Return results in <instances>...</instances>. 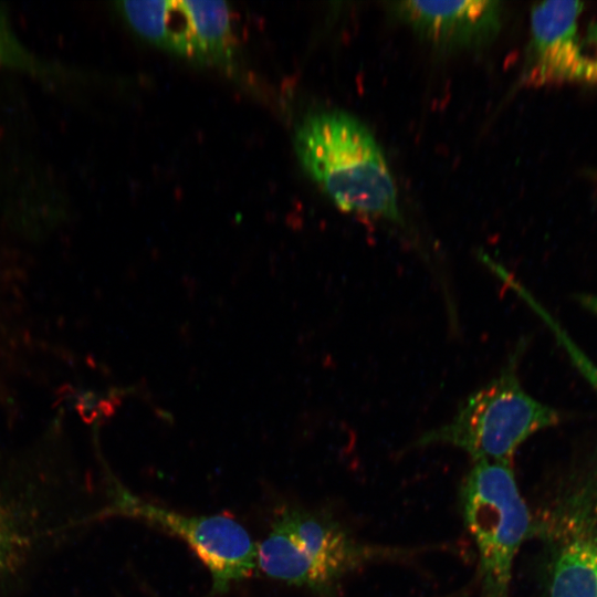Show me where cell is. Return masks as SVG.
<instances>
[{
    "instance_id": "8",
    "label": "cell",
    "mask_w": 597,
    "mask_h": 597,
    "mask_svg": "<svg viewBox=\"0 0 597 597\" xmlns=\"http://www.w3.org/2000/svg\"><path fill=\"white\" fill-rule=\"evenodd\" d=\"M579 1H545L531 12V40L522 80L531 86L583 81L588 54L578 32Z\"/></svg>"
},
{
    "instance_id": "7",
    "label": "cell",
    "mask_w": 597,
    "mask_h": 597,
    "mask_svg": "<svg viewBox=\"0 0 597 597\" xmlns=\"http://www.w3.org/2000/svg\"><path fill=\"white\" fill-rule=\"evenodd\" d=\"M142 35L197 60L230 54L231 11L223 0H154L117 3Z\"/></svg>"
},
{
    "instance_id": "9",
    "label": "cell",
    "mask_w": 597,
    "mask_h": 597,
    "mask_svg": "<svg viewBox=\"0 0 597 597\" xmlns=\"http://www.w3.org/2000/svg\"><path fill=\"white\" fill-rule=\"evenodd\" d=\"M394 14L433 46L446 50H472L490 43L502 24L503 3L470 1H397Z\"/></svg>"
},
{
    "instance_id": "14",
    "label": "cell",
    "mask_w": 597,
    "mask_h": 597,
    "mask_svg": "<svg viewBox=\"0 0 597 597\" xmlns=\"http://www.w3.org/2000/svg\"><path fill=\"white\" fill-rule=\"evenodd\" d=\"M576 300L586 311L597 316V294H578Z\"/></svg>"
},
{
    "instance_id": "11",
    "label": "cell",
    "mask_w": 597,
    "mask_h": 597,
    "mask_svg": "<svg viewBox=\"0 0 597 597\" xmlns=\"http://www.w3.org/2000/svg\"><path fill=\"white\" fill-rule=\"evenodd\" d=\"M45 73V67L18 40L0 11V67Z\"/></svg>"
},
{
    "instance_id": "10",
    "label": "cell",
    "mask_w": 597,
    "mask_h": 597,
    "mask_svg": "<svg viewBox=\"0 0 597 597\" xmlns=\"http://www.w3.org/2000/svg\"><path fill=\"white\" fill-rule=\"evenodd\" d=\"M498 274L509 283V285L531 306V308L543 320L547 327L552 331L554 337L567 353L570 362L578 369L580 375L586 379L590 387L597 394V365L579 348L572 339L563 326L542 306L535 297L510 273L501 266H494Z\"/></svg>"
},
{
    "instance_id": "1",
    "label": "cell",
    "mask_w": 597,
    "mask_h": 597,
    "mask_svg": "<svg viewBox=\"0 0 597 597\" xmlns=\"http://www.w3.org/2000/svg\"><path fill=\"white\" fill-rule=\"evenodd\" d=\"M533 519L543 597H597V444L558 472Z\"/></svg>"
},
{
    "instance_id": "3",
    "label": "cell",
    "mask_w": 597,
    "mask_h": 597,
    "mask_svg": "<svg viewBox=\"0 0 597 597\" xmlns=\"http://www.w3.org/2000/svg\"><path fill=\"white\" fill-rule=\"evenodd\" d=\"M294 145L303 168L339 209L401 221L386 158L357 118L341 111L312 114L298 125Z\"/></svg>"
},
{
    "instance_id": "5",
    "label": "cell",
    "mask_w": 597,
    "mask_h": 597,
    "mask_svg": "<svg viewBox=\"0 0 597 597\" xmlns=\"http://www.w3.org/2000/svg\"><path fill=\"white\" fill-rule=\"evenodd\" d=\"M460 505L478 549L481 597H510L514 562L522 545L532 540L534 522L513 464L474 462L462 482Z\"/></svg>"
},
{
    "instance_id": "6",
    "label": "cell",
    "mask_w": 597,
    "mask_h": 597,
    "mask_svg": "<svg viewBox=\"0 0 597 597\" xmlns=\"http://www.w3.org/2000/svg\"><path fill=\"white\" fill-rule=\"evenodd\" d=\"M122 513L166 531L196 553L212 578V594H224L231 584L258 567V544L235 520L224 515H186L147 502L127 491L119 493Z\"/></svg>"
},
{
    "instance_id": "15",
    "label": "cell",
    "mask_w": 597,
    "mask_h": 597,
    "mask_svg": "<svg viewBox=\"0 0 597 597\" xmlns=\"http://www.w3.org/2000/svg\"><path fill=\"white\" fill-rule=\"evenodd\" d=\"M448 597H452V596H448Z\"/></svg>"
},
{
    "instance_id": "4",
    "label": "cell",
    "mask_w": 597,
    "mask_h": 597,
    "mask_svg": "<svg viewBox=\"0 0 597 597\" xmlns=\"http://www.w3.org/2000/svg\"><path fill=\"white\" fill-rule=\"evenodd\" d=\"M525 345L521 339L495 377L471 392L448 422L421 433L411 446H451L464 451L473 462L513 464L522 443L557 426L562 413L535 399L521 384L519 365Z\"/></svg>"
},
{
    "instance_id": "12",
    "label": "cell",
    "mask_w": 597,
    "mask_h": 597,
    "mask_svg": "<svg viewBox=\"0 0 597 597\" xmlns=\"http://www.w3.org/2000/svg\"><path fill=\"white\" fill-rule=\"evenodd\" d=\"M585 45L593 46V55L588 54V66L585 76V82L597 84V19L588 27L586 39L583 41ZM584 45V46H585Z\"/></svg>"
},
{
    "instance_id": "13",
    "label": "cell",
    "mask_w": 597,
    "mask_h": 597,
    "mask_svg": "<svg viewBox=\"0 0 597 597\" xmlns=\"http://www.w3.org/2000/svg\"><path fill=\"white\" fill-rule=\"evenodd\" d=\"M10 543L6 530L0 524V576L9 559Z\"/></svg>"
},
{
    "instance_id": "2",
    "label": "cell",
    "mask_w": 597,
    "mask_h": 597,
    "mask_svg": "<svg viewBox=\"0 0 597 597\" xmlns=\"http://www.w3.org/2000/svg\"><path fill=\"white\" fill-rule=\"evenodd\" d=\"M425 551L365 542L325 512L285 506L258 544V567L275 580L333 597L352 573Z\"/></svg>"
}]
</instances>
